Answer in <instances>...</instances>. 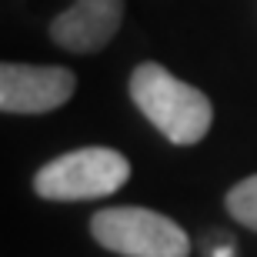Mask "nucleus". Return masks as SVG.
<instances>
[{"instance_id": "obj_1", "label": "nucleus", "mask_w": 257, "mask_h": 257, "mask_svg": "<svg viewBox=\"0 0 257 257\" xmlns=\"http://www.w3.org/2000/svg\"><path fill=\"white\" fill-rule=\"evenodd\" d=\"M131 97L141 114L174 144H197L210 131L214 107L207 94L184 84L161 64H141L131 74Z\"/></svg>"}, {"instance_id": "obj_2", "label": "nucleus", "mask_w": 257, "mask_h": 257, "mask_svg": "<svg viewBox=\"0 0 257 257\" xmlns=\"http://www.w3.org/2000/svg\"><path fill=\"white\" fill-rule=\"evenodd\" d=\"M131 177V164L110 147H80L44 164L34 177V191L44 200H94L120 191Z\"/></svg>"}, {"instance_id": "obj_3", "label": "nucleus", "mask_w": 257, "mask_h": 257, "mask_svg": "<svg viewBox=\"0 0 257 257\" xmlns=\"http://www.w3.org/2000/svg\"><path fill=\"white\" fill-rule=\"evenodd\" d=\"M90 234L100 247L120 257H187L191 237L181 224L147 207H107L90 220Z\"/></svg>"}, {"instance_id": "obj_4", "label": "nucleus", "mask_w": 257, "mask_h": 257, "mask_svg": "<svg viewBox=\"0 0 257 257\" xmlns=\"http://www.w3.org/2000/svg\"><path fill=\"white\" fill-rule=\"evenodd\" d=\"M74 74L67 67L4 64L0 67V107L7 114H47L74 94Z\"/></svg>"}, {"instance_id": "obj_5", "label": "nucleus", "mask_w": 257, "mask_h": 257, "mask_svg": "<svg viewBox=\"0 0 257 257\" xmlns=\"http://www.w3.org/2000/svg\"><path fill=\"white\" fill-rule=\"evenodd\" d=\"M124 20V0H77L50 24V37L64 50L94 54L107 47Z\"/></svg>"}, {"instance_id": "obj_6", "label": "nucleus", "mask_w": 257, "mask_h": 257, "mask_svg": "<svg viewBox=\"0 0 257 257\" xmlns=\"http://www.w3.org/2000/svg\"><path fill=\"white\" fill-rule=\"evenodd\" d=\"M227 210H230V217L237 220V224L257 230V174H254V177H244L240 184L230 187Z\"/></svg>"}, {"instance_id": "obj_7", "label": "nucleus", "mask_w": 257, "mask_h": 257, "mask_svg": "<svg viewBox=\"0 0 257 257\" xmlns=\"http://www.w3.org/2000/svg\"><path fill=\"white\" fill-rule=\"evenodd\" d=\"M210 257H234V247H230V240L224 244V247H214V250H210Z\"/></svg>"}]
</instances>
